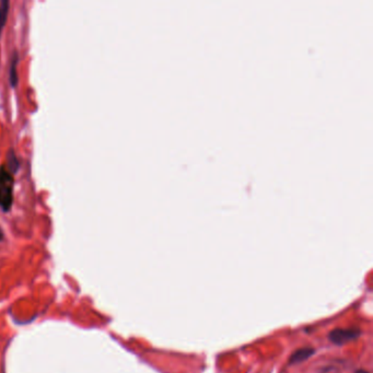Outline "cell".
I'll return each instance as SVG.
<instances>
[{"instance_id": "cell-1", "label": "cell", "mask_w": 373, "mask_h": 373, "mask_svg": "<svg viewBox=\"0 0 373 373\" xmlns=\"http://www.w3.org/2000/svg\"><path fill=\"white\" fill-rule=\"evenodd\" d=\"M360 335L361 331L359 329H335L329 334V339L333 344L341 346L357 339Z\"/></svg>"}, {"instance_id": "cell-2", "label": "cell", "mask_w": 373, "mask_h": 373, "mask_svg": "<svg viewBox=\"0 0 373 373\" xmlns=\"http://www.w3.org/2000/svg\"><path fill=\"white\" fill-rule=\"evenodd\" d=\"M12 200V186L0 185V208H2L3 211L10 210Z\"/></svg>"}, {"instance_id": "cell-3", "label": "cell", "mask_w": 373, "mask_h": 373, "mask_svg": "<svg viewBox=\"0 0 373 373\" xmlns=\"http://www.w3.org/2000/svg\"><path fill=\"white\" fill-rule=\"evenodd\" d=\"M314 353H315V350L311 347H304V348L298 349L296 352H294L291 354L289 362L294 365V363H300L302 361H305L310 357H312Z\"/></svg>"}, {"instance_id": "cell-4", "label": "cell", "mask_w": 373, "mask_h": 373, "mask_svg": "<svg viewBox=\"0 0 373 373\" xmlns=\"http://www.w3.org/2000/svg\"><path fill=\"white\" fill-rule=\"evenodd\" d=\"M9 12V1L8 0H2L0 1V38L4 28V24L7 22V17Z\"/></svg>"}, {"instance_id": "cell-5", "label": "cell", "mask_w": 373, "mask_h": 373, "mask_svg": "<svg viewBox=\"0 0 373 373\" xmlns=\"http://www.w3.org/2000/svg\"><path fill=\"white\" fill-rule=\"evenodd\" d=\"M18 61H19V58H18V54L15 53L12 56V59H11V67H10V83L12 87H16L17 83H18V74H17V64Z\"/></svg>"}, {"instance_id": "cell-6", "label": "cell", "mask_w": 373, "mask_h": 373, "mask_svg": "<svg viewBox=\"0 0 373 373\" xmlns=\"http://www.w3.org/2000/svg\"><path fill=\"white\" fill-rule=\"evenodd\" d=\"M13 178L11 173L6 168H0V185L12 186Z\"/></svg>"}, {"instance_id": "cell-7", "label": "cell", "mask_w": 373, "mask_h": 373, "mask_svg": "<svg viewBox=\"0 0 373 373\" xmlns=\"http://www.w3.org/2000/svg\"><path fill=\"white\" fill-rule=\"evenodd\" d=\"M7 158H8L7 160H8L9 171H11V172H13V173L17 172L18 169H19V161H18L15 152H13L12 149L9 150Z\"/></svg>"}, {"instance_id": "cell-8", "label": "cell", "mask_w": 373, "mask_h": 373, "mask_svg": "<svg viewBox=\"0 0 373 373\" xmlns=\"http://www.w3.org/2000/svg\"><path fill=\"white\" fill-rule=\"evenodd\" d=\"M354 373H370V372H368L366 370H362V369H359V370H357Z\"/></svg>"}, {"instance_id": "cell-9", "label": "cell", "mask_w": 373, "mask_h": 373, "mask_svg": "<svg viewBox=\"0 0 373 373\" xmlns=\"http://www.w3.org/2000/svg\"><path fill=\"white\" fill-rule=\"evenodd\" d=\"M2 237H3V233H2V230H1V229H0V241L2 240Z\"/></svg>"}]
</instances>
